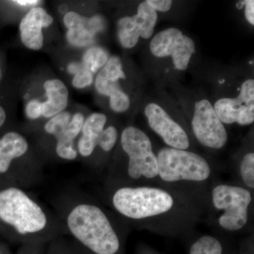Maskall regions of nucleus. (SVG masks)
Listing matches in <instances>:
<instances>
[{
	"mask_svg": "<svg viewBox=\"0 0 254 254\" xmlns=\"http://www.w3.org/2000/svg\"><path fill=\"white\" fill-rule=\"evenodd\" d=\"M118 138V131L117 128L113 126L107 127L100 133L97 146L100 147L105 152L110 151L116 144Z\"/></svg>",
	"mask_w": 254,
	"mask_h": 254,
	"instance_id": "nucleus-24",
	"label": "nucleus"
},
{
	"mask_svg": "<svg viewBox=\"0 0 254 254\" xmlns=\"http://www.w3.org/2000/svg\"><path fill=\"white\" fill-rule=\"evenodd\" d=\"M214 206L223 210L219 218L220 226L229 231L241 230L248 220V207L252 194L242 187L218 185L212 191Z\"/></svg>",
	"mask_w": 254,
	"mask_h": 254,
	"instance_id": "nucleus-6",
	"label": "nucleus"
},
{
	"mask_svg": "<svg viewBox=\"0 0 254 254\" xmlns=\"http://www.w3.org/2000/svg\"><path fill=\"white\" fill-rule=\"evenodd\" d=\"M53 23V16L41 7L32 8L20 23L21 39L26 48L41 50L43 46V28L49 27Z\"/></svg>",
	"mask_w": 254,
	"mask_h": 254,
	"instance_id": "nucleus-13",
	"label": "nucleus"
},
{
	"mask_svg": "<svg viewBox=\"0 0 254 254\" xmlns=\"http://www.w3.org/2000/svg\"><path fill=\"white\" fill-rule=\"evenodd\" d=\"M0 78H1V71H0Z\"/></svg>",
	"mask_w": 254,
	"mask_h": 254,
	"instance_id": "nucleus-32",
	"label": "nucleus"
},
{
	"mask_svg": "<svg viewBox=\"0 0 254 254\" xmlns=\"http://www.w3.org/2000/svg\"><path fill=\"white\" fill-rule=\"evenodd\" d=\"M109 59V55L106 50L100 47H93L87 50L83 55L82 64L93 74L104 67Z\"/></svg>",
	"mask_w": 254,
	"mask_h": 254,
	"instance_id": "nucleus-19",
	"label": "nucleus"
},
{
	"mask_svg": "<svg viewBox=\"0 0 254 254\" xmlns=\"http://www.w3.org/2000/svg\"><path fill=\"white\" fill-rule=\"evenodd\" d=\"M113 203L121 215L140 220L168 212L173 208L174 200L170 193L160 189L123 187L115 192Z\"/></svg>",
	"mask_w": 254,
	"mask_h": 254,
	"instance_id": "nucleus-3",
	"label": "nucleus"
},
{
	"mask_svg": "<svg viewBox=\"0 0 254 254\" xmlns=\"http://www.w3.org/2000/svg\"><path fill=\"white\" fill-rule=\"evenodd\" d=\"M67 28V41L71 46L86 47L93 44L95 35L103 31L104 21L99 16L86 18L74 11H68L64 16Z\"/></svg>",
	"mask_w": 254,
	"mask_h": 254,
	"instance_id": "nucleus-12",
	"label": "nucleus"
},
{
	"mask_svg": "<svg viewBox=\"0 0 254 254\" xmlns=\"http://www.w3.org/2000/svg\"><path fill=\"white\" fill-rule=\"evenodd\" d=\"M190 254H222V247L215 237L205 235L190 247Z\"/></svg>",
	"mask_w": 254,
	"mask_h": 254,
	"instance_id": "nucleus-20",
	"label": "nucleus"
},
{
	"mask_svg": "<svg viewBox=\"0 0 254 254\" xmlns=\"http://www.w3.org/2000/svg\"><path fill=\"white\" fill-rule=\"evenodd\" d=\"M146 1L156 12L157 11L167 12L171 9L173 5V1L171 0H148Z\"/></svg>",
	"mask_w": 254,
	"mask_h": 254,
	"instance_id": "nucleus-27",
	"label": "nucleus"
},
{
	"mask_svg": "<svg viewBox=\"0 0 254 254\" xmlns=\"http://www.w3.org/2000/svg\"><path fill=\"white\" fill-rule=\"evenodd\" d=\"M44 89L48 100L41 103L42 116L53 118L62 113L68 104L67 88L60 80L52 79L45 82Z\"/></svg>",
	"mask_w": 254,
	"mask_h": 254,
	"instance_id": "nucleus-16",
	"label": "nucleus"
},
{
	"mask_svg": "<svg viewBox=\"0 0 254 254\" xmlns=\"http://www.w3.org/2000/svg\"><path fill=\"white\" fill-rule=\"evenodd\" d=\"M26 114L28 118L31 120L42 117L41 102L38 100H32L26 107Z\"/></svg>",
	"mask_w": 254,
	"mask_h": 254,
	"instance_id": "nucleus-26",
	"label": "nucleus"
},
{
	"mask_svg": "<svg viewBox=\"0 0 254 254\" xmlns=\"http://www.w3.org/2000/svg\"><path fill=\"white\" fill-rule=\"evenodd\" d=\"M145 115L150 128L158 133L170 148L180 150L189 148L188 135L162 107L156 103H149L145 107Z\"/></svg>",
	"mask_w": 254,
	"mask_h": 254,
	"instance_id": "nucleus-11",
	"label": "nucleus"
},
{
	"mask_svg": "<svg viewBox=\"0 0 254 254\" xmlns=\"http://www.w3.org/2000/svg\"><path fill=\"white\" fill-rule=\"evenodd\" d=\"M12 2L20 6H27L38 4L41 1L37 0H17V1H13Z\"/></svg>",
	"mask_w": 254,
	"mask_h": 254,
	"instance_id": "nucleus-29",
	"label": "nucleus"
},
{
	"mask_svg": "<svg viewBox=\"0 0 254 254\" xmlns=\"http://www.w3.org/2000/svg\"><path fill=\"white\" fill-rule=\"evenodd\" d=\"M48 254H86L75 244L74 245H53L50 247Z\"/></svg>",
	"mask_w": 254,
	"mask_h": 254,
	"instance_id": "nucleus-25",
	"label": "nucleus"
},
{
	"mask_svg": "<svg viewBox=\"0 0 254 254\" xmlns=\"http://www.w3.org/2000/svg\"><path fill=\"white\" fill-rule=\"evenodd\" d=\"M66 225L75 244L86 254H118L121 242L104 211L80 202L68 210Z\"/></svg>",
	"mask_w": 254,
	"mask_h": 254,
	"instance_id": "nucleus-1",
	"label": "nucleus"
},
{
	"mask_svg": "<svg viewBox=\"0 0 254 254\" xmlns=\"http://www.w3.org/2000/svg\"><path fill=\"white\" fill-rule=\"evenodd\" d=\"M241 175L245 185L254 188V154L249 153L242 159L240 165Z\"/></svg>",
	"mask_w": 254,
	"mask_h": 254,
	"instance_id": "nucleus-23",
	"label": "nucleus"
},
{
	"mask_svg": "<svg viewBox=\"0 0 254 254\" xmlns=\"http://www.w3.org/2000/svg\"><path fill=\"white\" fill-rule=\"evenodd\" d=\"M152 54L158 58L171 57L177 69L185 71L195 52L194 42L180 29L169 28L157 33L150 44Z\"/></svg>",
	"mask_w": 254,
	"mask_h": 254,
	"instance_id": "nucleus-7",
	"label": "nucleus"
},
{
	"mask_svg": "<svg viewBox=\"0 0 254 254\" xmlns=\"http://www.w3.org/2000/svg\"><path fill=\"white\" fill-rule=\"evenodd\" d=\"M222 123H237L248 126L254 121V81L246 80L241 86L240 94L235 98H223L213 106Z\"/></svg>",
	"mask_w": 254,
	"mask_h": 254,
	"instance_id": "nucleus-9",
	"label": "nucleus"
},
{
	"mask_svg": "<svg viewBox=\"0 0 254 254\" xmlns=\"http://www.w3.org/2000/svg\"><path fill=\"white\" fill-rule=\"evenodd\" d=\"M121 60L117 56L110 58L98 73L95 88L100 94L110 97V106L115 113H125L129 108L130 99L122 89L119 80L126 79Z\"/></svg>",
	"mask_w": 254,
	"mask_h": 254,
	"instance_id": "nucleus-10",
	"label": "nucleus"
},
{
	"mask_svg": "<svg viewBox=\"0 0 254 254\" xmlns=\"http://www.w3.org/2000/svg\"><path fill=\"white\" fill-rule=\"evenodd\" d=\"M158 175L164 181H204L211 173L203 157L185 150L164 148L157 155Z\"/></svg>",
	"mask_w": 254,
	"mask_h": 254,
	"instance_id": "nucleus-4",
	"label": "nucleus"
},
{
	"mask_svg": "<svg viewBox=\"0 0 254 254\" xmlns=\"http://www.w3.org/2000/svg\"><path fill=\"white\" fill-rule=\"evenodd\" d=\"M36 246L33 245H26L24 249V252L21 254H38V252L36 251Z\"/></svg>",
	"mask_w": 254,
	"mask_h": 254,
	"instance_id": "nucleus-30",
	"label": "nucleus"
},
{
	"mask_svg": "<svg viewBox=\"0 0 254 254\" xmlns=\"http://www.w3.org/2000/svg\"><path fill=\"white\" fill-rule=\"evenodd\" d=\"M135 21L141 31V38L149 39L154 33L155 25L158 20V14L150 7L146 1L138 5L136 14L133 15Z\"/></svg>",
	"mask_w": 254,
	"mask_h": 254,
	"instance_id": "nucleus-18",
	"label": "nucleus"
},
{
	"mask_svg": "<svg viewBox=\"0 0 254 254\" xmlns=\"http://www.w3.org/2000/svg\"><path fill=\"white\" fill-rule=\"evenodd\" d=\"M141 36V28L133 16L122 18L118 22V38L123 48L130 49L136 46Z\"/></svg>",
	"mask_w": 254,
	"mask_h": 254,
	"instance_id": "nucleus-17",
	"label": "nucleus"
},
{
	"mask_svg": "<svg viewBox=\"0 0 254 254\" xmlns=\"http://www.w3.org/2000/svg\"><path fill=\"white\" fill-rule=\"evenodd\" d=\"M121 144L129 158L128 174L132 179L158 176L157 155L153 153L149 137L145 132L135 127H127L122 133Z\"/></svg>",
	"mask_w": 254,
	"mask_h": 254,
	"instance_id": "nucleus-5",
	"label": "nucleus"
},
{
	"mask_svg": "<svg viewBox=\"0 0 254 254\" xmlns=\"http://www.w3.org/2000/svg\"><path fill=\"white\" fill-rule=\"evenodd\" d=\"M70 73L74 74L73 86L76 88H83L93 83V73L84 67L82 63L70 64L68 66Z\"/></svg>",
	"mask_w": 254,
	"mask_h": 254,
	"instance_id": "nucleus-22",
	"label": "nucleus"
},
{
	"mask_svg": "<svg viewBox=\"0 0 254 254\" xmlns=\"http://www.w3.org/2000/svg\"><path fill=\"white\" fill-rule=\"evenodd\" d=\"M0 254H1V253H0Z\"/></svg>",
	"mask_w": 254,
	"mask_h": 254,
	"instance_id": "nucleus-33",
	"label": "nucleus"
},
{
	"mask_svg": "<svg viewBox=\"0 0 254 254\" xmlns=\"http://www.w3.org/2000/svg\"><path fill=\"white\" fill-rule=\"evenodd\" d=\"M71 118L72 117L68 112H62L47 123L45 129L47 133L53 135L58 139L64 133Z\"/></svg>",
	"mask_w": 254,
	"mask_h": 254,
	"instance_id": "nucleus-21",
	"label": "nucleus"
},
{
	"mask_svg": "<svg viewBox=\"0 0 254 254\" xmlns=\"http://www.w3.org/2000/svg\"><path fill=\"white\" fill-rule=\"evenodd\" d=\"M245 17L251 25H254V1L247 0L245 1Z\"/></svg>",
	"mask_w": 254,
	"mask_h": 254,
	"instance_id": "nucleus-28",
	"label": "nucleus"
},
{
	"mask_svg": "<svg viewBox=\"0 0 254 254\" xmlns=\"http://www.w3.org/2000/svg\"><path fill=\"white\" fill-rule=\"evenodd\" d=\"M191 126L200 144L213 149H220L226 145V129L208 100H200L195 103Z\"/></svg>",
	"mask_w": 254,
	"mask_h": 254,
	"instance_id": "nucleus-8",
	"label": "nucleus"
},
{
	"mask_svg": "<svg viewBox=\"0 0 254 254\" xmlns=\"http://www.w3.org/2000/svg\"><path fill=\"white\" fill-rule=\"evenodd\" d=\"M106 123L107 117L102 113L92 114L84 120L81 128V136L78 141V151L80 155L88 157L93 153Z\"/></svg>",
	"mask_w": 254,
	"mask_h": 254,
	"instance_id": "nucleus-15",
	"label": "nucleus"
},
{
	"mask_svg": "<svg viewBox=\"0 0 254 254\" xmlns=\"http://www.w3.org/2000/svg\"><path fill=\"white\" fill-rule=\"evenodd\" d=\"M6 113L5 110L0 106V128L3 126L5 121H6Z\"/></svg>",
	"mask_w": 254,
	"mask_h": 254,
	"instance_id": "nucleus-31",
	"label": "nucleus"
},
{
	"mask_svg": "<svg viewBox=\"0 0 254 254\" xmlns=\"http://www.w3.org/2000/svg\"><path fill=\"white\" fill-rule=\"evenodd\" d=\"M28 149L26 138L16 132H8L0 138V175L7 173L13 160L26 154Z\"/></svg>",
	"mask_w": 254,
	"mask_h": 254,
	"instance_id": "nucleus-14",
	"label": "nucleus"
},
{
	"mask_svg": "<svg viewBox=\"0 0 254 254\" xmlns=\"http://www.w3.org/2000/svg\"><path fill=\"white\" fill-rule=\"evenodd\" d=\"M0 222L11 229L25 245H38L50 239L47 235V212L18 187L0 190Z\"/></svg>",
	"mask_w": 254,
	"mask_h": 254,
	"instance_id": "nucleus-2",
	"label": "nucleus"
}]
</instances>
